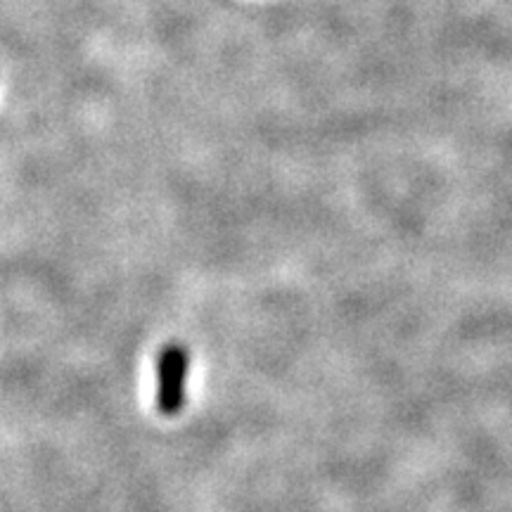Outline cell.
Wrapping results in <instances>:
<instances>
[{
	"label": "cell",
	"mask_w": 512,
	"mask_h": 512,
	"mask_svg": "<svg viewBox=\"0 0 512 512\" xmlns=\"http://www.w3.org/2000/svg\"><path fill=\"white\" fill-rule=\"evenodd\" d=\"M188 351L181 344H169L159 356L157 408L164 415H176L185 403V377H188Z\"/></svg>",
	"instance_id": "obj_1"
}]
</instances>
